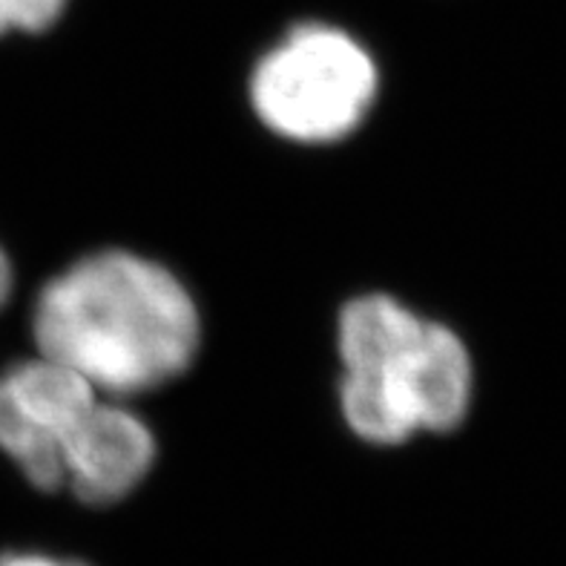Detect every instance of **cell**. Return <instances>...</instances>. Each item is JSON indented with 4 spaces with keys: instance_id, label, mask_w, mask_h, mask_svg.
Returning <instances> with one entry per match:
<instances>
[{
    "instance_id": "obj_2",
    "label": "cell",
    "mask_w": 566,
    "mask_h": 566,
    "mask_svg": "<svg viewBox=\"0 0 566 566\" xmlns=\"http://www.w3.org/2000/svg\"><path fill=\"white\" fill-rule=\"evenodd\" d=\"M345 426L371 446L449 434L467 420L474 368L454 328L417 314L391 294L345 302L337 319Z\"/></svg>"
},
{
    "instance_id": "obj_3",
    "label": "cell",
    "mask_w": 566,
    "mask_h": 566,
    "mask_svg": "<svg viewBox=\"0 0 566 566\" xmlns=\"http://www.w3.org/2000/svg\"><path fill=\"white\" fill-rule=\"evenodd\" d=\"M251 107L271 133L296 144H337L357 133L380 93L368 43L328 18H300L251 70Z\"/></svg>"
},
{
    "instance_id": "obj_1",
    "label": "cell",
    "mask_w": 566,
    "mask_h": 566,
    "mask_svg": "<svg viewBox=\"0 0 566 566\" xmlns=\"http://www.w3.org/2000/svg\"><path fill=\"white\" fill-rule=\"evenodd\" d=\"M32 352L81 374L104 397H136L179 380L201 348L193 294L167 265L104 248L75 259L32 294Z\"/></svg>"
},
{
    "instance_id": "obj_8",
    "label": "cell",
    "mask_w": 566,
    "mask_h": 566,
    "mask_svg": "<svg viewBox=\"0 0 566 566\" xmlns=\"http://www.w3.org/2000/svg\"><path fill=\"white\" fill-rule=\"evenodd\" d=\"M0 566H86V564L72 558H61V555L38 553V549H7V553H0Z\"/></svg>"
},
{
    "instance_id": "obj_4",
    "label": "cell",
    "mask_w": 566,
    "mask_h": 566,
    "mask_svg": "<svg viewBox=\"0 0 566 566\" xmlns=\"http://www.w3.org/2000/svg\"><path fill=\"white\" fill-rule=\"evenodd\" d=\"M104 395L72 368L29 354L0 363V460L29 489L64 492L72 434Z\"/></svg>"
},
{
    "instance_id": "obj_6",
    "label": "cell",
    "mask_w": 566,
    "mask_h": 566,
    "mask_svg": "<svg viewBox=\"0 0 566 566\" xmlns=\"http://www.w3.org/2000/svg\"><path fill=\"white\" fill-rule=\"evenodd\" d=\"M75 0H0V43L50 35L66 21Z\"/></svg>"
},
{
    "instance_id": "obj_5",
    "label": "cell",
    "mask_w": 566,
    "mask_h": 566,
    "mask_svg": "<svg viewBox=\"0 0 566 566\" xmlns=\"http://www.w3.org/2000/svg\"><path fill=\"white\" fill-rule=\"evenodd\" d=\"M156 434L118 400L95 402L64 454V489L86 506L124 501L156 467Z\"/></svg>"
},
{
    "instance_id": "obj_7",
    "label": "cell",
    "mask_w": 566,
    "mask_h": 566,
    "mask_svg": "<svg viewBox=\"0 0 566 566\" xmlns=\"http://www.w3.org/2000/svg\"><path fill=\"white\" fill-rule=\"evenodd\" d=\"M14 296H18V259L0 242V316L12 308Z\"/></svg>"
}]
</instances>
